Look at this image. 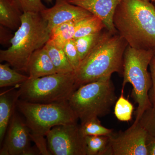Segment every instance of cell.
<instances>
[{"mask_svg": "<svg viewBox=\"0 0 155 155\" xmlns=\"http://www.w3.org/2000/svg\"><path fill=\"white\" fill-rule=\"evenodd\" d=\"M8 64H0V87L19 85L29 79L28 76L22 75L10 67Z\"/></svg>", "mask_w": 155, "mask_h": 155, "instance_id": "d6986e66", "label": "cell"}, {"mask_svg": "<svg viewBox=\"0 0 155 155\" xmlns=\"http://www.w3.org/2000/svg\"><path fill=\"white\" fill-rule=\"evenodd\" d=\"M1 155H34L30 146V131L25 122L14 113L7 131Z\"/></svg>", "mask_w": 155, "mask_h": 155, "instance_id": "30bf717a", "label": "cell"}, {"mask_svg": "<svg viewBox=\"0 0 155 155\" xmlns=\"http://www.w3.org/2000/svg\"><path fill=\"white\" fill-rule=\"evenodd\" d=\"M128 44L118 33L103 32L96 44L74 71L77 88L115 72L123 73V58Z\"/></svg>", "mask_w": 155, "mask_h": 155, "instance_id": "7a4b0ae2", "label": "cell"}, {"mask_svg": "<svg viewBox=\"0 0 155 155\" xmlns=\"http://www.w3.org/2000/svg\"><path fill=\"white\" fill-rule=\"evenodd\" d=\"M111 76L84 84L72 94L68 102L82 124L90 119L107 116L118 97Z\"/></svg>", "mask_w": 155, "mask_h": 155, "instance_id": "277c9868", "label": "cell"}, {"mask_svg": "<svg viewBox=\"0 0 155 155\" xmlns=\"http://www.w3.org/2000/svg\"><path fill=\"white\" fill-rule=\"evenodd\" d=\"M22 12L40 13L45 9L46 6L41 0H16Z\"/></svg>", "mask_w": 155, "mask_h": 155, "instance_id": "484cf974", "label": "cell"}, {"mask_svg": "<svg viewBox=\"0 0 155 155\" xmlns=\"http://www.w3.org/2000/svg\"><path fill=\"white\" fill-rule=\"evenodd\" d=\"M74 72L28 79L19 86V99L38 104L68 102L77 89Z\"/></svg>", "mask_w": 155, "mask_h": 155, "instance_id": "52a82bcc", "label": "cell"}, {"mask_svg": "<svg viewBox=\"0 0 155 155\" xmlns=\"http://www.w3.org/2000/svg\"><path fill=\"white\" fill-rule=\"evenodd\" d=\"M50 35L47 23L40 13H23L21 25L11 39L10 47L0 51V61L8 63L17 71L27 72L31 57L44 46Z\"/></svg>", "mask_w": 155, "mask_h": 155, "instance_id": "3957f363", "label": "cell"}, {"mask_svg": "<svg viewBox=\"0 0 155 155\" xmlns=\"http://www.w3.org/2000/svg\"><path fill=\"white\" fill-rule=\"evenodd\" d=\"M104 28H106V27L103 21L92 14L78 21L74 38L98 33L102 31Z\"/></svg>", "mask_w": 155, "mask_h": 155, "instance_id": "ac0fdd59", "label": "cell"}, {"mask_svg": "<svg viewBox=\"0 0 155 155\" xmlns=\"http://www.w3.org/2000/svg\"><path fill=\"white\" fill-rule=\"evenodd\" d=\"M122 87L121 95L116 100L114 108V114L116 119L121 122H128L132 119L134 106L124 95Z\"/></svg>", "mask_w": 155, "mask_h": 155, "instance_id": "ffe728a7", "label": "cell"}, {"mask_svg": "<svg viewBox=\"0 0 155 155\" xmlns=\"http://www.w3.org/2000/svg\"><path fill=\"white\" fill-rule=\"evenodd\" d=\"M138 123L148 134L155 137V104L145 111Z\"/></svg>", "mask_w": 155, "mask_h": 155, "instance_id": "cb8c5ba5", "label": "cell"}, {"mask_svg": "<svg viewBox=\"0 0 155 155\" xmlns=\"http://www.w3.org/2000/svg\"><path fill=\"white\" fill-rule=\"evenodd\" d=\"M68 61L74 71L79 67L81 63L80 58L74 39L69 40L63 48Z\"/></svg>", "mask_w": 155, "mask_h": 155, "instance_id": "d4e9b609", "label": "cell"}, {"mask_svg": "<svg viewBox=\"0 0 155 155\" xmlns=\"http://www.w3.org/2000/svg\"><path fill=\"white\" fill-rule=\"evenodd\" d=\"M23 12L16 0H0V24L6 28L17 30L21 24Z\"/></svg>", "mask_w": 155, "mask_h": 155, "instance_id": "9a60e30c", "label": "cell"}, {"mask_svg": "<svg viewBox=\"0 0 155 155\" xmlns=\"http://www.w3.org/2000/svg\"><path fill=\"white\" fill-rule=\"evenodd\" d=\"M80 20L64 22L56 26L51 31L50 40L57 47L63 49L67 42L74 38L76 25Z\"/></svg>", "mask_w": 155, "mask_h": 155, "instance_id": "2e32d148", "label": "cell"}, {"mask_svg": "<svg viewBox=\"0 0 155 155\" xmlns=\"http://www.w3.org/2000/svg\"><path fill=\"white\" fill-rule=\"evenodd\" d=\"M148 133L137 123L125 131L109 137L107 155H148L146 140Z\"/></svg>", "mask_w": 155, "mask_h": 155, "instance_id": "9c48e42d", "label": "cell"}, {"mask_svg": "<svg viewBox=\"0 0 155 155\" xmlns=\"http://www.w3.org/2000/svg\"><path fill=\"white\" fill-rule=\"evenodd\" d=\"M153 50L138 49L127 45L124 53L122 87L127 83L132 85L131 96L137 104L133 124H137L145 111L153 105L149 97L151 77L148 68Z\"/></svg>", "mask_w": 155, "mask_h": 155, "instance_id": "5b68a950", "label": "cell"}, {"mask_svg": "<svg viewBox=\"0 0 155 155\" xmlns=\"http://www.w3.org/2000/svg\"><path fill=\"white\" fill-rule=\"evenodd\" d=\"M5 28V27L1 25V43L2 44H5L7 41L9 40L11 41L12 39V38H10L11 36H8L9 34Z\"/></svg>", "mask_w": 155, "mask_h": 155, "instance_id": "f1b7e54d", "label": "cell"}, {"mask_svg": "<svg viewBox=\"0 0 155 155\" xmlns=\"http://www.w3.org/2000/svg\"><path fill=\"white\" fill-rule=\"evenodd\" d=\"M46 137L51 155H87L85 136L77 122L55 126Z\"/></svg>", "mask_w": 155, "mask_h": 155, "instance_id": "ba28073f", "label": "cell"}, {"mask_svg": "<svg viewBox=\"0 0 155 155\" xmlns=\"http://www.w3.org/2000/svg\"><path fill=\"white\" fill-rule=\"evenodd\" d=\"M146 147L148 155H155V137L148 134Z\"/></svg>", "mask_w": 155, "mask_h": 155, "instance_id": "83f0119b", "label": "cell"}, {"mask_svg": "<svg viewBox=\"0 0 155 155\" xmlns=\"http://www.w3.org/2000/svg\"><path fill=\"white\" fill-rule=\"evenodd\" d=\"M19 99V91L13 90L6 91L0 95V142H2L14 110Z\"/></svg>", "mask_w": 155, "mask_h": 155, "instance_id": "5bb4252c", "label": "cell"}, {"mask_svg": "<svg viewBox=\"0 0 155 155\" xmlns=\"http://www.w3.org/2000/svg\"><path fill=\"white\" fill-rule=\"evenodd\" d=\"M71 4L79 6L100 18L107 30L117 33L114 23L116 8L122 0H68Z\"/></svg>", "mask_w": 155, "mask_h": 155, "instance_id": "7c38bea8", "label": "cell"}, {"mask_svg": "<svg viewBox=\"0 0 155 155\" xmlns=\"http://www.w3.org/2000/svg\"><path fill=\"white\" fill-rule=\"evenodd\" d=\"M115 28L128 45L155 49V7L143 0H122L114 17Z\"/></svg>", "mask_w": 155, "mask_h": 155, "instance_id": "6da1fadb", "label": "cell"}, {"mask_svg": "<svg viewBox=\"0 0 155 155\" xmlns=\"http://www.w3.org/2000/svg\"><path fill=\"white\" fill-rule=\"evenodd\" d=\"M154 5L155 7V2L154 3Z\"/></svg>", "mask_w": 155, "mask_h": 155, "instance_id": "1f68e13d", "label": "cell"}, {"mask_svg": "<svg viewBox=\"0 0 155 155\" xmlns=\"http://www.w3.org/2000/svg\"><path fill=\"white\" fill-rule=\"evenodd\" d=\"M17 107L25 117L31 138L44 137L55 126L76 123L78 120L68 102L38 104L19 99Z\"/></svg>", "mask_w": 155, "mask_h": 155, "instance_id": "8992f818", "label": "cell"}, {"mask_svg": "<svg viewBox=\"0 0 155 155\" xmlns=\"http://www.w3.org/2000/svg\"><path fill=\"white\" fill-rule=\"evenodd\" d=\"M44 46L58 73L74 72L63 49L57 47L50 40Z\"/></svg>", "mask_w": 155, "mask_h": 155, "instance_id": "e0dca14e", "label": "cell"}, {"mask_svg": "<svg viewBox=\"0 0 155 155\" xmlns=\"http://www.w3.org/2000/svg\"><path fill=\"white\" fill-rule=\"evenodd\" d=\"M51 32L53 28L64 22L80 20L92 15L79 6L71 4L68 0H55V5L40 13Z\"/></svg>", "mask_w": 155, "mask_h": 155, "instance_id": "8fae6325", "label": "cell"}, {"mask_svg": "<svg viewBox=\"0 0 155 155\" xmlns=\"http://www.w3.org/2000/svg\"><path fill=\"white\" fill-rule=\"evenodd\" d=\"M103 32L102 31L98 33L73 38L81 62L91 51L101 38Z\"/></svg>", "mask_w": 155, "mask_h": 155, "instance_id": "7402d4cb", "label": "cell"}, {"mask_svg": "<svg viewBox=\"0 0 155 155\" xmlns=\"http://www.w3.org/2000/svg\"><path fill=\"white\" fill-rule=\"evenodd\" d=\"M152 80V87L149 92V97L152 104H155V49L153 50V55L149 65Z\"/></svg>", "mask_w": 155, "mask_h": 155, "instance_id": "4316f807", "label": "cell"}, {"mask_svg": "<svg viewBox=\"0 0 155 155\" xmlns=\"http://www.w3.org/2000/svg\"><path fill=\"white\" fill-rule=\"evenodd\" d=\"M81 129L84 136H110L114 133V129L104 127L98 118H93L80 124Z\"/></svg>", "mask_w": 155, "mask_h": 155, "instance_id": "603a6c76", "label": "cell"}, {"mask_svg": "<svg viewBox=\"0 0 155 155\" xmlns=\"http://www.w3.org/2000/svg\"><path fill=\"white\" fill-rule=\"evenodd\" d=\"M45 1L48 4H51V3H52L53 0H45Z\"/></svg>", "mask_w": 155, "mask_h": 155, "instance_id": "f546056e", "label": "cell"}, {"mask_svg": "<svg viewBox=\"0 0 155 155\" xmlns=\"http://www.w3.org/2000/svg\"><path fill=\"white\" fill-rule=\"evenodd\" d=\"M27 72L29 79L58 73L45 46L32 54L28 62Z\"/></svg>", "mask_w": 155, "mask_h": 155, "instance_id": "4fadbf2b", "label": "cell"}, {"mask_svg": "<svg viewBox=\"0 0 155 155\" xmlns=\"http://www.w3.org/2000/svg\"><path fill=\"white\" fill-rule=\"evenodd\" d=\"M87 155H107L110 137L105 136H86Z\"/></svg>", "mask_w": 155, "mask_h": 155, "instance_id": "44dd1931", "label": "cell"}, {"mask_svg": "<svg viewBox=\"0 0 155 155\" xmlns=\"http://www.w3.org/2000/svg\"><path fill=\"white\" fill-rule=\"evenodd\" d=\"M143 1H146V2H152L153 3L155 2V0H143Z\"/></svg>", "mask_w": 155, "mask_h": 155, "instance_id": "4dcf8cb0", "label": "cell"}]
</instances>
